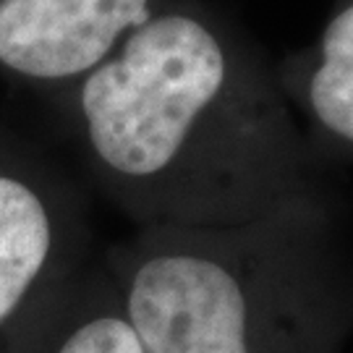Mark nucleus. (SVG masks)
<instances>
[{
  "instance_id": "4",
  "label": "nucleus",
  "mask_w": 353,
  "mask_h": 353,
  "mask_svg": "<svg viewBox=\"0 0 353 353\" xmlns=\"http://www.w3.org/2000/svg\"><path fill=\"white\" fill-rule=\"evenodd\" d=\"M150 19V0H0V68L81 81Z\"/></svg>"
},
{
  "instance_id": "3",
  "label": "nucleus",
  "mask_w": 353,
  "mask_h": 353,
  "mask_svg": "<svg viewBox=\"0 0 353 353\" xmlns=\"http://www.w3.org/2000/svg\"><path fill=\"white\" fill-rule=\"evenodd\" d=\"M84 267L68 199L19 165H0V353H21Z\"/></svg>"
},
{
  "instance_id": "5",
  "label": "nucleus",
  "mask_w": 353,
  "mask_h": 353,
  "mask_svg": "<svg viewBox=\"0 0 353 353\" xmlns=\"http://www.w3.org/2000/svg\"><path fill=\"white\" fill-rule=\"evenodd\" d=\"M21 353H147L105 265L84 267Z\"/></svg>"
},
{
  "instance_id": "1",
  "label": "nucleus",
  "mask_w": 353,
  "mask_h": 353,
  "mask_svg": "<svg viewBox=\"0 0 353 353\" xmlns=\"http://www.w3.org/2000/svg\"><path fill=\"white\" fill-rule=\"evenodd\" d=\"M316 223L141 228L105 254L147 353H341L351 299Z\"/></svg>"
},
{
  "instance_id": "6",
  "label": "nucleus",
  "mask_w": 353,
  "mask_h": 353,
  "mask_svg": "<svg viewBox=\"0 0 353 353\" xmlns=\"http://www.w3.org/2000/svg\"><path fill=\"white\" fill-rule=\"evenodd\" d=\"M319 123L353 144V3L330 21L322 39V65L309 87Z\"/></svg>"
},
{
  "instance_id": "2",
  "label": "nucleus",
  "mask_w": 353,
  "mask_h": 353,
  "mask_svg": "<svg viewBox=\"0 0 353 353\" xmlns=\"http://www.w3.org/2000/svg\"><path fill=\"white\" fill-rule=\"evenodd\" d=\"M230 63L207 24L152 16L79 87V115L102 183L144 228H223L202 139L223 110Z\"/></svg>"
}]
</instances>
